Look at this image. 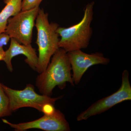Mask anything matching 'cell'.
<instances>
[{"label":"cell","mask_w":131,"mask_h":131,"mask_svg":"<svg viewBox=\"0 0 131 131\" xmlns=\"http://www.w3.org/2000/svg\"><path fill=\"white\" fill-rule=\"evenodd\" d=\"M71 70L67 52L59 48L52 56L46 69L37 77L36 87L41 94L51 96L56 86L63 89L67 82L74 86Z\"/></svg>","instance_id":"cell-1"},{"label":"cell","mask_w":131,"mask_h":131,"mask_svg":"<svg viewBox=\"0 0 131 131\" xmlns=\"http://www.w3.org/2000/svg\"><path fill=\"white\" fill-rule=\"evenodd\" d=\"M49 15L43 9L39 8L35 26L37 31L36 41L38 48V63L36 71L39 74L47 68L51 57L59 48V35L56 23H50Z\"/></svg>","instance_id":"cell-2"},{"label":"cell","mask_w":131,"mask_h":131,"mask_svg":"<svg viewBox=\"0 0 131 131\" xmlns=\"http://www.w3.org/2000/svg\"><path fill=\"white\" fill-rule=\"evenodd\" d=\"M94 5V2L87 4L84 8V16L79 23L67 28L59 27L57 32L61 37L59 48L68 52L88 47L93 34L91 24Z\"/></svg>","instance_id":"cell-3"},{"label":"cell","mask_w":131,"mask_h":131,"mask_svg":"<svg viewBox=\"0 0 131 131\" xmlns=\"http://www.w3.org/2000/svg\"><path fill=\"white\" fill-rule=\"evenodd\" d=\"M2 85L9 99V107L12 112L22 107L33 108L42 112L43 106L45 104L50 103L55 105L56 102L62 98L63 96L57 98L39 95L35 91L34 86L28 84L22 90H17L2 83Z\"/></svg>","instance_id":"cell-4"},{"label":"cell","mask_w":131,"mask_h":131,"mask_svg":"<svg viewBox=\"0 0 131 131\" xmlns=\"http://www.w3.org/2000/svg\"><path fill=\"white\" fill-rule=\"evenodd\" d=\"M129 72L127 70L122 74V83L118 90L109 96L97 101L78 115L77 121L86 120L93 116L105 112L117 104L131 100V86Z\"/></svg>","instance_id":"cell-5"},{"label":"cell","mask_w":131,"mask_h":131,"mask_svg":"<svg viewBox=\"0 0 131 131\" xmlns=\"http://www.w3.org/2000/svg\"><path fill=\"white\" fill-rule=\"evenodd\" d=\"M39 6L21 11L8 21L5 32L22 45L31 44Z\"/></svg>","instance_id":"cell-6"},{"label":"cell","mask_w":131,"mask_h":131,"mask_svg":"<svg viewBox=\"0 0 131 131\" xmlns=\"http://www.w3.org/2000/svg\"><path fill=\"white\" fill-rule=\"evenodd\" d=\"M3 123L8 125L15 130L24 131L31 129H39L46 131H69V124L64 114L56 109L51 114H44L43 117L30 122L13 124L2 119Z\"/></svg>","instance_id":"cell-7"},{"label":"cell","mask_w":131,"mask_h":131,"mask_svg":"<svg viewBox=\"0 0 131 131\" xmlns=\"http://www.w3.org/2000/svg\"><path fill=\"white\" fill-rule=\"evenodd\" d=\"M67 54L73 70L72 78L76 84L80 82L84 73L90 67L97 64L107 65L110 61L101 52L89 54L81 50H78L69 52Z\"/></svg>","instance_id":"cell-8"},{"label":"cell","mask_w":131,"mask_h":131,"mask_svg":"<svg viewBox=\"0 0 131 131\" xmlns=\"http://www.w3.org/2000/svg\"><path fill=\"white\" fill-rule=\"evenodd\" d=\"M9 48L6 52V56L4 60L7 68L9 72L13 71L12 59L14 57L23 55L26 57L25 61L33 70L36 71L38 63V56L36 50L31 45H21L13 38H11Z\"/></svg>","instance_id":"cell-9"},{"label":"cell","mask_w":131,"mask_h":131,"mask_svg":"<svg viewBox=\"0 0 131 131\" xmlns=\"http://www.w3.org/2000/svg\"><path fill=\"white\" fill-rule=\"evenodd\" d=\"M23 0H4L6 6L0 12V34L5 32L8 21L21 10Z\"/></svg>","instance_id":"cell-10"},{"label":"cell","mask_w":131,"mask_h":131,"mask_svg":"<svg viewBox=\"0 0 131 131\" xmlns=\"http://www.w3.org/2000/svg\"><path fill=\"white\" fill-rule=\"evenodd\" d=\"M12 113L9 107L8 96L0 82V118L10 116Z\"/></svg>","instance_id":"cell-11"},{"label":"cell","mask_w":131,"mask_h":131,"mask_svg":"<svg viewBox=\"0 0 131 131\" xmlns=\"http://www.w3.org/2000/svg\"><path fill=\"white\" fill-rule=\"evenodd\" d=\"M43 0H23L21 5V10H28L39 6Z\"/></svg>","instance_id":"cell-12"},{"label":"cell","mask_w":131,"mask_h":131,"mask_svg":"<svg viewBox=\"0 0 131 131\" xmlns=\"http://www.w3.org/2000/svg\"><path fill=\"white\" fill-rule=\"evenodd\" d=\"M11 38L6 32H3L0 34V48H3V46L6 45Z\"/></svg>","instance_id":"cell-13"},{"label":"cell","mask_w":131,"mask_h":131,"mask_svg":"<svg viewBox=\"0 0 131 131\" xmlns=\"http://www.w3.org/2000/svg\"><path fill=\"white\" fill-rule=\"evenodd\" d=\"M56 110L54 105L50 103L45 104L43 106L42 112L44 114H50L53 113Z\"/></svg>","instance_id":"cell-14"},{"label":"cell","mask_w":131,"mask_h":131,"mask_svg":"<svg viewBox=\"0 0 131 131\" xmlns=\"http://www.w3.org/2000/svg\"><path fill=\"white\" fill-rule=\"evenodd\" d=\"M6 56V52L3 48H0V61H4Z\"/></svg>","instance_id":"cell-15"}]
</instances>
